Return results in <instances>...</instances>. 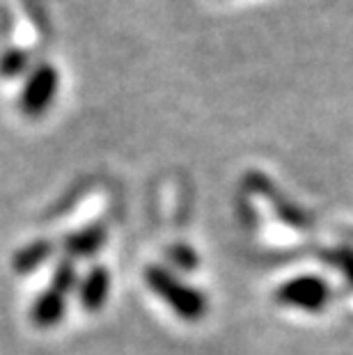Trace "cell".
<instances>
[{
  "label": "cell",
  "instance_id": "obj_1",
  "mask_svg": "<svg viewBox=\"0 0 353 355\" xmlns=\"http://www.w3.org/2000/svg\"><path fill=\"white\" fill-rule=\"evenodd\" d=\"M145 284L147 289L161 298L179 319L184 321H200L207 314V296L193 284L184 282L165 266H147L145 268Z\"/></svg>",
  "mask_w": 353,
  "mask_h": 355
},
{
  "label": "cell",
  "instance_id": "obj_2",
  "mask_svg": "<svg viewBox=\"0 0 353 355\" xmlns=\"http://www.w3.org/2000/svg\"><path fill=\"white\" fill-rule=\"evenodd\" d=\"M330 284L319 275H298L282 282L275 289V303L300 312H324L330 303Z\"/></svg>",
  "mask_w": 353,
  "mask_h": 355
},
{
  "label": "cell",
  "instance_id": "obj_3",
  "mask_svg": "<svg viewBox=\"0 0 353 355\" xmlns=\"http://www.w3.org/2000/svg\"><path fill=\"white\" fill-rule=\"evenodd\" d=\"M60 87V73L53 64H37L28 71L24 87L19 94V110L26 117L37 119L53 105Z\"/></svg>",
  "mask_w": 353,
  "mask_h": 355
},
{
  "label": "cell",
  "instance_id": "obj_4",
  "mask_svg": "<svg viewBox=\"0 0 353 355\" xmlns=\"http://www.w3.org/2000/svg\"><path fill=\"white\" fill-rule=\"evenodd\" d=\"M106 241H108L106 225L92 223L76 232L67 234V236L60 241V248H62V257L78 263L80 259H92V257L106 245Z\"/></svg>",
  "mask_w": 353,
  "mask_h": 355
},
{
  "label": "cell",
  "instance_id": "obj_5",
  "mask_svg": "<svg viewBox=\"0 0 353 355\" xmlns=\"http://www.w3.org/2000/svg\"><path fill=\"white\" fill-rule=\"evenodd\" d=\"M76 293H78V303L85 309L87 314H96L101 312L103 305L110 296V273L106 266L96 263L87 270L85 275L78 279L76 284Z\"/></svg>",
  "mask_w": 353,
  "mask_h": 355
},
{
  "label": "cell",
  "instance_id": "obj_6",
  "mask_svg": "<svg viewBox=\"0 0 353 355\" xmlns=\"http://www.w3.org/2000/svg\"><path fill=\"white\" fill-rule=\"evenodd\" d=\"M67 300H69V296L46 286V289L33 300L30 321H33L37 328H44V330L55 328L67 314Z\"/></svg>",
  "mask_w": 353,
  "mask_h": 355
},
{
  "label": "cell",
  "instance_id": "obj_7",
  "mask_svg": "<svg viewBox=\"0 0 353 355\" xmlns=\"http://www.w3.org/2000/svg\"><path fill=\"white\" fill-rule=\"evenodd\" d=\"M55 241L51 239H37L30 241L24 248H19L12 257V268L17 275H33L35 270H40L44 263L51 261V257L55 254Z\"/></svg>",
  "mask_w": 353,
  "mask_h": 355
},
{
  "label": "cell",
  "instance_id": "obj_8",
  "mask_svg": "<svg viewBox=\"0 0 353 355\" xmlns=\"http://www.w3.org/2000/svg\"><path fill=\"white\" fill-rule=\"evenodd\" d=\"M78 279H80V275H78L76 261H71V259H67V257H62V259L55 261L49 286H51V289L60 291V293H64V296H69V293L76 291Z\"/></svg>",
  "mask_w": 353,
  "mask_h": 355
},
{
  "label": "cell",
  "instance_id": "obj_9",
  "mask_svg": "<svg viewBox=\"0 0 353 355\" xmlns=\"http://www.w3.org/2000/svg\"><path fill=\"white\" fill-rule=\"evenodd\" d=\"M28 67V55L24 51H7L3 53V58H0V76L5 78H14L19 76V73H24Z\"/></svg>",
  "mask_w": 353,
  "mask_h": 355
},
{
  "label": "cell",
  "instance_id": "obj_10",
  "mask_svg": "<svg viewBox=\"0 0 353 355\" xmlns=\"http://www.w3.org/2000/svg\"><path fill=\"white\" fill-rule=\"evenodd\" d=\"M326 259L333 263V266L340 270V273L347 277V282L353 286V250L351 248H340V250H333L326 254Z\"/></svg>",
  "mask_w": 353,
  "mask_h": 355
},
{
  "label": "cell",
  "instance_id": "obj_11",
  "mask_svg": "<svg viewBox=\"0 0 353 355\" xmlns=\"http://www.w3.org/2000/svg\"><path fill=\"white\" fill-rule=\"evenodd\" d=\"M170 261L175 263L179 270H193L198 266V254L186 245H175L170 250Z\"/></svg>",
  "mask_w": 353,
  "mask_h": 355
}]
</instances>
